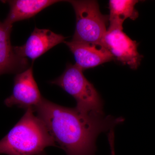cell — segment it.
Segmentation results:
<instances>
[{
	"label": "cell",
	"instance_id": "obj_1",
	"mask_svg": "<svg viewBox=\"0 0 155 155\" xmlns=\"http://www.w3.org/2000/svg\"><path fill=\"white\" fill-rule=\"evenodd\" d=\"M33 110L67 155H94L99 134L124 121L122 117L85 114L44 98Z\"/></svg>",
	"mask_w": 155,
	"mask_h": 155
},
{
	"label": "cell",
	"instance_id": "obj_2",
	"mask_svg": "<svg viewBox=\"0 0 155 155\" xmlns=\"http://www.w3.org/2000/svg\"><path fill=\"white\" fill-rule=\"evenodd\" d=\"M26 109L19 122L0 140V153L8 155H45L47 147L56 146L54 139L45 125Z\"/></svg>",
	"mask_w": 155,
	"mask_h": 155
},
{
	"label": "cell",
	"instance_id": "obj_3",
	"mask_svg": "<svg viewBox=\"0 0 155 155\" xmlns=\"http://www.w3.org/2000/svg\"><path fill=\"white\" fill-rule=\"evenodd\" d=\"M83 71L75 64H68L64 73L51 83L60 86L73 97L76 102L75 108L81 113L104 116L102 100Z\"/></svg>",
	"mask_w": 155,
	"mask_h": 155
},
{
	"label": "cell",
	"instance_id": "obj_4",
	"mask_svg": "<svg viewBox=\"0 0 155 155\" xmlns=\"http://www.w3.org/2000/svg\"><path fill=\"white\" fill-rule=\"evenodd\" d=\"M76 15V27L72 41L103 45L109 16L100 11L95 1H69Z\"/></svg>",
	"mask_w": 155,
	"mask_h": 155
},
{
	"label": "cell",
	"instance_id": "obj_5",
	"mask_svg": "<svg viewBox=\"0 0 155 155\" xmlns=\"http://www.w3.org/2000/svg\"><path fill=\"white\" fill-rule=\"evenodd\" d=\"M102 44L117 61L131 69H136L141 63L143 56L138 52V44L132 40L122 29H108Z\"/></svg>",
	"mask_w": 155,
	"mask_h": 155
},
{
	"label": "cell",
	"instance_id": "obj_6",
	"mask_svg": "<svg viewBox=\"0 0 155 155\" xmlns=\"http://www.w3.org/2000/svg\"><path fill=\"white\" fill-rule=\"evenodd\" d=\"M42 97L33 75L32 66L17 73L14 79L12 94L5 100L7 107L34 109L41 102Z\"/></svg>",
	"mask_w": 155,
	"mask_h": 155
},
{
	"label": "cell",
	"instance_id": "obj_7",
	"mask_svg": "<svg viewBox=\"0 0 155 155\" xmlns=\"http://www.w3.org/2000/svg\"><path fill=\"white\" fill-rule=\"evenodd\" d=\"M67 38L48 29L35 27L25 44L14 47L16 54L34 61L56 45L65 42Z\"/></svg>",
	"mask_w": 155,
	"mask_h": 155
},
{
	"label": "cell",
	"instance_id": "obj_8",
	"mask_svg": "<svg viewBox=\"0 0 155 155\" xmlns=\"http://www.w3.org/2000/svg\"><path fill=\"white\" fill-rule=\"evenodd\" d=\"M73 54L78 67L82 70L94 68L114 60L110 53L103 45L80 42H64Z\"/></svg>",
	"mask_w": 155,
	"mask_h": 155
},
{
	"label": "cell",
	"instance_id": "obj_9",
	"mask_svg": "<svg viewBox=\"0 0 155 155\" xmlns=\"http://www.w3.org/2000/svg\"><path fill=\"white\" fill-rule=\"evenodd\" d=\"M13 25L0 21V75L19 73L28 69V61L16 54L11 45V34Z\"/></svg>",
	"mask_w": 155,
	"mask_h": 155
},
{
	"label": "cell",
	"instance_id": "obj_10",
	"mask_svg": "<svg viewBox=\"0 0 155 155\" xmlns=\"http://www.w3.org/2000/svg\"><path fill=\"white\" fill-rule=\"evenodd\" d=\"M10 6V11L4 22L13 25L15 22L29 19L40 11L56 3V0H12L5 1Z\"/></svg>",
	"mask_w": 155,
	"mask_h": 155
},
{
	"label": "cell",
	"instance_id": "obj_11",
	"mask_svg": "<svg viewBox=\"0 0 155 155\" xmlns=\"http://www.w3.org/2000/svg\"><path fill=\"white\" fill-rule=\"evenodd\" d=\"M138 2L136 0H111L109 2L110 11L108 29H123L122 25L126 19L135 20L138 17V12L135 5Z\"/></svg>",
	"mask_w": 155,
	"mask_h": 155
},
{
	"label": "cell",
	"instance_id": "obj_12",
	"mask_svg": "<svg viewBox=\"0 0 155 155\" xmlns=\"http://www.w3.org/2000/svg\"><path fill=\"white\" fill-rule=\"evenodd\" d=\"M108 137L110 147L111 155H116L114 148V134H109L108 136Z\"/></svg>",
	"mask_w": 155,
	"mask_h": 155
}]
</instances>
